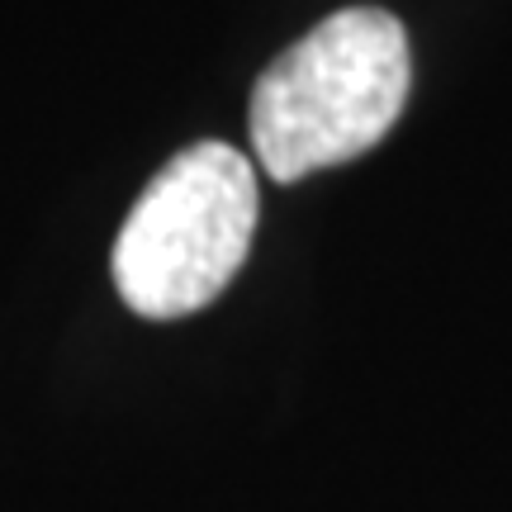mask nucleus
Returning <instances> with one entry per match:
<instances>
[{
    "label": "nucleus",
    "mask_w": 512,
    "mask_h": 512,
    "mask_svg": "<svg viewBox=\"0 0 512 512\" xmlns=\"http://www.w3.org/2000/svg\"><path fill=\"white\" fill-rule=\"evenodd\" d=\"M413 57L389 10H337L280 53L252 91V152L271 181H304L351 162L394 128Z\"/></svg>",
    "instance_id": "f257e3e1"
},
{
    "label": "nucleus",
    "mask_w": 512,
    "mask_h": 512,
    "mask_svg": "<svg viewBox=\"0 0 512 512\" xmlns=\"http://www.w3.org/2000/svg\"><path fill=\"white\" fill-rule=\"evenodd\" d=\"M256 171L228 143H195L152 176L114 238V285L143 318H185L214 304L247 261Z\"/></svg>",
    "instance_id": "f03ea898"
}]
</instances>
